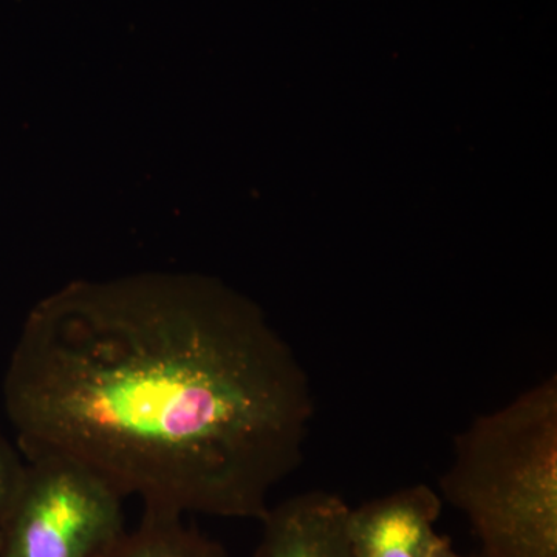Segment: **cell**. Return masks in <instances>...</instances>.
Returning <instances> with one entry per match:
<instances>
[{
  "mask_svg": "<svg viewBox=\"0 0 557 557\" xmlns=\"http://www.w3.org/2000/svg\"><path fill=\"white\" fill-rule=\"evenodd\" d=\"M24 458L78 461L145 508L262 520L302 465L310 376L211 278L78 282L28 314L2 383Z\"/></svg>",
  "mask_w": 557,
  "mask_h": 557,
  "instance_id": "1",
  "label": "cell"
},
{
  "mask_svg": "<svg viewBox=\"0 0 557 557\" xmlns=\"http://www.w3.org/2000/svg\"><path fill=\"white\" fill-rule=\"evenodd\" d=\"M437 491L479 557H557V375L458 432Z\"/></svg>",
  "mask_w": 557,
  "mask_h": 557,
  "instance_id": "2",
  "label": "cell"
},
{
  "mask_svg": "<svg viewBox=\"0 0 557 557\" xmlns=\"http://www.w3.org/2000/svg\"><path fill=\"white\" fill-rule=\"evenodd\" d=\"M123 496L67 457L25 458L0 557H95L124 533Z\"/></svg>",
  "mask_w": 557,
  "mask_h": 557,
  "instance_id": "3",
  "label": "cell"
},
{
  "mask_svg": "<svg viewBox=\"0 0 557 557\" xmlns=\"http://www.w3.org/2000/svg\"><path fill=\"white\" fill-rule=\"evenodd\" d=\"M442 496L426 483L399 487L348 512V542L354 557H434L450 544L435 523Z\"/></svg>",
  "mask_w": 557,
  "mask_h": 557,
  "instance_id": "4",
  "label": "cell"
},
{
  "mask_svg": "<svg viewBox=\"0 0 557 557\" xmlns=\"http://www.w3.org/2000/svg\"><path fill=\"white\" fill-rule=\"evenodd\" d=\"M347 502L313 490L270 507L255 557H354L348 542Z\"/></svg>",
  "mask_w": 557,
  "mask_h": 557,
  "instance_id": "5",
  "label": "cell"
},
{
  "mask_svg": "<svg viewBox=\"0 0 557 557\" xmlns=\"http://www.w3.org/2000/svg\"><path fill=\"white\" fill-rule=\"evenodd\" d=\"M95 557H228L214 539L196 527L186 525L183 515L145 508L141 523L124 531L115 542Z\"/></svg>",
  "mask_w": 557,
  "mask_h": 557,
  "instance_id": "6",
  "label": "cell"
},
{
  "mask_svg": "<svg viewBox=\"0 0 557 557\" xmlns=\"http://www.w3.org/2000/svg\"><path fill=\"white\" fill-rule=\"evenodd\" d=\"M25 460L17 445L0 429V530L24 475Z\"/></svg>",
  "mask_w": 557,
  "mask_h": 557,
  "instance_id": "7",
  "label": "cell"
},
{
  "mask_svg": "<svg viewBox=\"0 0 557 557\" xmlns=\"http://www.w3.org/2000/svg\"><path fill=\"white\" fill-rule=\"evenodd\" d=\"M434 557H467L458 555L456 549L453 548V542L450 544L445 545V547L440 548L437 553H435ZM469 557H479V556H469Z\"/></svg>",
  "mask_w": 557,
  "mask_h": 557,
  "instance_id": "8",
  "label": "cell"
}]
</instances>
